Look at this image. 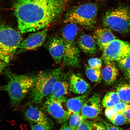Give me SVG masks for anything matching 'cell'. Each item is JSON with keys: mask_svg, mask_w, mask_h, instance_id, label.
<instances>
[{"mask_svg": "<svg viewBox=\"0 0 130 130\" xmlns=\"http://www.w3.org/2000/svg\"><path fill=\"white\" fill-rule=\"evenodd\" d=\"M68 0H16L14 14L22 33L45 29L63 12Z\"/></svg>", "mask_w": 130, "mask_h": 130, "instance_id": "1", "label": "cell"}, {"mask_svg": "<svg viewBox=\"0 0 130 130\" xmlns=\"http://www.w3.org/2000/svg\"><path fill=\"white\" fill-rule=\"evenodd\" d=\"M61 68L50 71H41L35 77L33 87L29 99L30 103L38 104L51 93L54 84L60 79L62 74Z\"/></svg>", "mask_w": 130, "mask_h": 130, "instance_id": "2", "label": "cell"}, {"mask_svg": "<svg viewBox=\"0 0 130 130\" xmlns=\"http://www.w3.org/2000/svg\"><path fill=\"white\" fill-rule=\"evenodd\" d=\"M5 74L9 80L1 89L9 94L12 105H17L31 90L35 77L25 75L16 74L9 70L5 71Z\"/></svg>", "mask_w": 130, "mask_h": 130, "instance_id": "3", "label": "cell"}, {"mask_svg": "<svg viewBox=\"0 0 130 130\" xmlns=\"http://www.w3.org/2000/svg\"><path fill=\"white\" fill-rule=\"evenodd\" d=\"M98 9L92 3H86L70 10L65 15L64 22L82 26L89 30L94 28L96 22Z\"/></svg>", "mask_w": 130, "mask_h": 130, "instance_id": "4", "label": "cell"}, {"mask_svg": "<svg viewBox=\"0 0 130 130\" xmlns=\"http://www.w3.org/2000/svg\"><path fill=\"white\" fill-rule=\"evenodd\" d=\"M78 31L77 24L68 23L62 30V38L64 43L65 53L62 63L64 66L73 67L78 66L80 62L79 51L76 42Z\"/></svg>", "mask_w": 130, "mask_h": 130, "instance_id": "5", "label": "cell"}, {"mask_svg": "<svg viewBox=\"0 0 130 130\" xmlns=\"http://www.w3.org/2000/svg\"><path fill=\"white\" fill-rule=\"evenodd\" d=\"M22 38L15 29L0 24V60L9 63L17 53Z\"/></svg>", "mask_w": 130, "mask_h": 130, "instance_id": "6", "label": "cell"}, {"mask_svg": "<svg viewBox=\"0 0 130 130\" xmlns=\"http://www.w3.org/2000/svg\"><path fill=\"white\" fill-rule=\"evenodd\" d=\"M103 24L106 27L120 33L130 30V9L121 7L107 12L104 16Z\"/></svg>", "mask_w": 130, "mask_h": 130, "instance_id": "7", "label": "cell"}, {"mask_svg": "<svg viewBox=\"0 0 130 130\" xmlns=\"http://www.w3.org/2000/svg\"><path fill=\"white\" fill-rule=\"evenodd\" d=\"M102 58L105 63L113 62L130 56V43L115 39L103 50Z\"/></svg>", "mask_w": 130, "mask_h": 130, "instance_id": "8", "label": "cell"}, {"mask_svg": "<svg viewBox=\"0 0 130 130\" xmlns=\"http://www.w3.org/2000/svg\"><path fill=\"white\" fill-rule=\"evenodd\" d=\"M67 100L65 96L59 99H47L43 104L44 109L58 123H64L70 116L67 107Z\"/></svg>", "mask_w": 130, "mask_h": 130, "instance_id": "9", "label": "cell"}, {"mask_svg": "<svg viewBox=\"0 0 130 130\" xmlns=\"http://www.w3.org/2000/svg\"><path fill=\"white\" fill-rule=\"evenodd\" d=\"M48 30H43L31 34L21 42L18 47L17 53L36 49L43 45L46 39Z\"/></svg>", "mask_w": 130, "mask_h": 130, "instance_id": "10", "label": "cell"}, {"mask_svg": "<svg viewBox=\"0 0 130 130\" xmlns=\"http://www.w3.org/2000/svg\"><path fill=\"white\" fill-rule=\"evenodd\" d=\"M102 109L101 96L100 94H95L86 101L81 113L86 119H94L100 114Z\"/></svg>", "mask_w": 130, "mask_h": 130, "instance_id": "11", "label": "cell"}, {"mask_svg": "<svg viewBox=\"0 0 130 130\" xmlns=\"http://www.w3.org/2000/svg\"><path fill=\"white\" fill-rule=\"evenodd\" d=\"M45 46L56 64L62 62L65 50L64 43L61 37H52L47 42Z\"/></svg>", "mask_w": 130, "mask_h": 130, "instance_id": "12", "label": "cell"}, {"mask_svg": "<svg viewBox=\"0 0 130 130\" xmlns=\"http://www.w3.org/2000/svg\"><path fill=\"white\" fill-rule=\"evenodd\" d=\"M24 113L27 121L42 125L50 129L51 128L48 118L38 107L30 105L24 110Z\"/></svg>", "mask_w": 130, "mask_h": 130, "instance_id": "13", "label": "cell"}, {"mask_svg": "<svg viewBox=\"0 0 130 130\" xmlns=\"http://www.w3.org/2000/svg\"><path fill=\"white\" fill-rule=\"evenodd\" d=\"M93 38L99 49L103 51L106 47L115 39V35L107 28H99L94 32Z\"/></svg>", "mask_w": 130, "mask_h": 130, "instance_id": "14", "label": "cell"}, {"mask_svg": "<svg viewBox=\"0 0 130 130\" xmlns=\"http://www.w3.org/2000/svg\"><path fill=\"white\" fill-rule=\"evenodd\" d=\"M69 90L79 95L86 94L90 88L88 83L75 74L71 75L70 79Z\"/></svg>", "mask_w": 130, "mask_h": 130, "instance_id": "15", "label": "cell"}, {"mask_svg": "<svg viewBox=\"0 0 130 130\" xmlns=\"http://www.w3.org/2000/svg\"><path fill=\"white\" fill-rule=\"evenodd\" d=\"M77 43L80 49L87 54H94L96 52V43L93 37L90 35L87 34L81 35Z\"/></svg>", "mask_w": 130, "mask_h": 130, "instance_id": "16", "label": "cell"}, {"mask_svg": "<svg viewBox=\"0 0 130 130\" xmlns=\"http://www.w3.org/2000/svg\"><path fill=\"white\" fill-rule=\"evenodd\" d=\"M105 64V66L101 71L102 77L106 83L111 85L116 81L118 74V69L113 62Z\"/></svg>", "mask_w": 130, "mask_h": 130, "instance_id": "17", "label": "cell"}, {"mask_svg": "<svg viewBox=\"0 0 130 130\" xmlns=\"http://www.w3.org/2000/svg\"><path fill=\"white\" fill-rule=\"evenodd\" d=\"M88 99L87 94H85L68 100L67 107L70 115L73 113H81L83 107Z\"/></svg>", "mask_w": 130, "mask_h": 130, "instance_id": "18", "label": "cell"}, {"mask_svg": "<svg viewBox=\"0 0 130 130\" xmlns=\"http://www.w3.org/2000/svg\"><path fill=\"white\" fill-rule=\"evenodd\" d=\"M69 90V85L64 81L58 80L54 84L52 91L47 99H57L65 96Z\"/></svg>", "mask_w": 130, "mask_h": 130, "instance_id": "19", "label": "cell"}, {"mask_svg": "<svg viewBox=\"0 0 130 130\" xmlns=\"http://www.w3.org/2000/svg\"><path fill=\"white\" fill-rule=\"evenodd\" d=\"M116 92L121 101L130 104V84H121L117 88Z\"/></svg>", "mask_w": 130, "mask_h": 130, "instance_id": "20", "label": "cell"}, {"mask_svg": "<svg viewBox=\"0 0 130 130\" xmlns=\"http://www.w3.org/2000/svg\"><path fill=\"white\" fill-rule=\"evenodd\" d=\"M121 101L116 92L110 91L106 94L102 102L103 106L106 108L113 107Z\"/></svg>", "mask_w": 130, "mask_h": 130, "instance_id": "21", "label": "cell"}, {"mask_svg": "<svg viewBox=\"0 0 130 130\" xmlns=\"http://www.w3.org/2000/svg\"><path fill=\"white\" fill-rule=\"evenodd\" d=\"M87 119L81 113H73L71 114L68 119L69 126L74 130L77 129L83 121Z\"/></svg>", "mask_w": 130, "mask_h": 130, "instance_id": "22", "label": "cell"}, {"mask_svg": "<svg viewBox=\"0 0 130 130\" xmlns=\"http://www.w3.org/2000/svg\"><path fill=\"white\" fill-rule=\"evenodd\" d=\"M86 74L88 78L92 82L99 83L101 80V70L92 69L86 65Z\"/></svg>", "mask_w": 130, "mask_h": 130, "instance_id": "23", "label": "cell"}, {"mask_svg": "<svg viewBox=\"0 0 130 130\" xmlns=\"http://www.w3.org/2000/svg\"><path fill=\"white\" fill-rule=\"evenodd\" d=\"M109 121L114 125L116 126L122 125L128 122L127 119L124 115L118 112Z\"/></svg>", "mask_w": 130, "mask_h": 130, "instance_id": "24", "label": "cell"}, {"mask_svg": "<svg viewBox=\"0 0 130 130\" xmlns=\"http://www.w3.org/2000/svg\"><path fill=\"white\" fill-rule=\"evenodd\" d=\"M118 62V65L120 69L125 71L130 70V56L122 58Z\"/></svg>", "mask_w": 130, "mask_h": 130, "instance_id": "25", "label": "cell"}, {"mask_svg": "<svg viewBox=\"0 0 130 130\" xmlns=\"http://www.w3.org/2000/svg\"><path fill=\"white\" fill-rule=\"evenodd\" d=\"M89 67L95 69L101 70L102 66V60L97 58H93L89 59L88 61Z\"/></svg>", "mask_w": 130, "mask_h": 130, "instance_id": "26", "label": "cell"}, {"mask_svg": "<svg viewBox=\"0 0 130 130\" xmlns=\"http://www.w3.org/2000/svg\"><path fill=\"white\" fill-rule=\"evenodd\" d=\"M90 130H106L104 123L100 122L90 121Z\"/></svg>", "mask_w": 130, "mask_h": 130, "instance_id": "27", "label": "cell"}, {"mask_svg": "<svg viewBox=\"0 0 130 130\" xmlns=\"http://www.w3.org/2000/svg\"><path fill=\"white\" fill-rule=\"evenodd\" d=\"M129 104L121 101L117 104L113 108L117 112H121L128 108Z\"/></svg>", "mask_w": 130, "mask_h": 130, "instance_id": "28", "label": "cell"}, {"mask_svg": "<svg viewBox=\"0 0 130 130\" xmlns=\"http://www.w3.org/2000/svg\"><path fill=\"white\" fill-rule=\"evenodd\" d=\"M117 112H118L115 110L113 107H111L106 109L105 114L107 118L110 120L113 118L117 113Z\"/></svg>", "mask_w": 130, "mask_h": 130, "instance_id": "29", "label": "cell"}, {"mask_svg": "<svg viewBox=\"0 0 130 130\" xmlns=\"http://www.w3.org/2000/svg\"><path fill=\"white\" fill-rule=\"evenodd\" d=\"M90 121L86 119L78 127L77 130H90Z\"/></svg>", "mask_w": 130, "mask_h": 130, "instance_id": "30", "label": "cell"}, {"mask_svg": "<svg viewBox=\"0 0 130 130\" xmlns=\"http://www.w3.org/2000/svg\"><path fill=\"white\" fill-rule=\"evenodd\" d=\"M50 129L42 125L35 123L32 125L31 130H49Z\"/></svg>", "mask_w": 130, "mask_h": 130, "instance_id": "31", "label": "cell"}, {"mask_svg": "<svg viewBox=\"0 0 130 130\" xmlns=\"http://www.w3.org/2000/svg\"><path fill=\"white\" fill-rule=\"evenodd\" d=\"M124 115L127 119L128 122L130 123V104L126 109L121 112H118Z\"/></svg>", "mask_w": 130, "mask_h": 130, "instance_id": "32", "label": "cell"}, {"mask_svg": "<svg viewBox=\"0 0 130 130\" xmlns=\"http://www.w3.org/2000/svg\"><path fill=\"white\" fill-rule=\"evenodd\" d=\"M104 124L106 128V130H121L116 126L108 123L106 122H104Z\"/></svg>", "mask_w": 130, "mask_h": 130, "instance_id": "33", "label": "cell"}, {"mask_svg": "<svg viewBox=\"0 0 130 130\" xmlns=\"http://www.w3.org/2000/svg\"><path fill=\"white\" fill-rule=\"evenodd\" d=\"M8 63L0 60V74L8 66Z\"/></svg>", "mask_w": 130, "mask_h": 130, "instance_id": "34", "label": "cell"}, {"mask_svg": "<svg viewBox=\"0 0 130 130\" xmlns=\"http://www.w3.org/2000/svg\"><path fill=\"white\" fill-rule=\"evenodd\" d=\"M59 130H74L72 128H71L68 123L66 122L62 126L61 129Z\"/></svg>", "mask_w": 130, "mask_h": 130, "instance_id": "35", "label": "cell"}, {"mask_svg": "<svg viewBox=\"0 0 130 130\" xmlns=\"http://www.w3.org/2000/svg\"><path fill=\"white\" fill-rule=\"evenodd\" d=\"M124 74L126 78L130 83V70L125 71Z\"/></svg>", "mask_w": 130, "mask_h": 130, "instance_id": "36", "label": "cell"}, {"mask_svg": "<svg viewBox=\"0 0 130 130\" xmlns=\"http://www.w3.org/2000/svg\"><path fill=\"white\" fill-rule=\"evenodd\" d=\"M129 130H130V129H129Z\"/></svg>", "mask_w": 130, "mask_h": 130, "instance_id": "37", "label": "cell"}, {"mask_svg": "<svg viewBox=\"0 0 130 130\" xmlns=\"http://www.w3.org/2000/svg\"><path fill=\"white\" fill-rule=\"evenodd\" d=\"M0 1H1V0H0Z\"/></svg>", "mask_w": 130, "mask_h": 130, "instance_id": "38", "label": "cell"}]
</instances>
